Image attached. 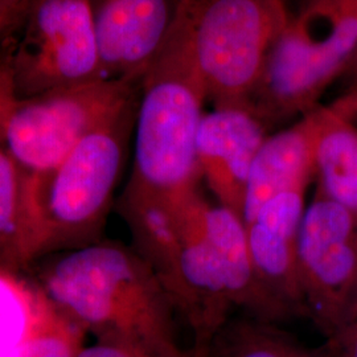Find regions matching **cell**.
<instances>
[{
    "label": "cell",
    "instance_id": "cell-1",
    "mask_svg": "<svg viewBox=\"0 0 357 357\" xmlns=\"http://www.w3.org/2000/svg\"><path fill=\"white\" fill-rule=\"evenodd\" d=\"M38 282L48 303L97 342L149 357H195L178 342L171 295L132 246L101 240L52 255Z\"/></svg>",
    "mask_w": 357,
    "mask_h": 357
},
{
    "label": "cell",
    "instance_id": "cell-2",
    "mask_svg": "<svg viewBox=\"0 0 357 357\" xmlns=\"http://www.w3.org/2000/svg\"><path fill=\"white\" fill-rule=\"evenodd\" d=\"M204 84L176 13L163 48L139 82L134 156L123 192L184 204L202 191L197 135Z\"/></svg>",
    "mask_w": 357,
    "mask_h": 357
},
{
    "label": "cell",
    "instance_id": "cell-3",
    "mask_svg": "<svg viewBox=\"0 0 357 357\" xmlns=\"http://www.w3.org/2000/svg\"><path fill=\"white\" fill-rule=\"evenodd\" d=\"M137 107L138 98L88 134L51 172L26 178L23 249L26 268L43 257L103 240Z\"/></svg>",
    "mask_w": 357,
    "mask_h": 357
},
{
    "label": "cell",
    "instance_id": "cell-4",
    "mask_svg": "<svg viewBox=\"0 0 357 357\" xmlns=\"http://www.w3.org/2000/svg\"><path fill=\"white\" fill-rule=\"evenodd\" d=\"M357 48V0H308L290 15L250 102L268 128L318 107Z\"/></svg>",
    "mask_w": 357,
    "mask_h": 357
},
{
    "label": "cell",
    "instance_id": "cell-5",
    "mask_svg": "<svg viewBox=\"0 0 357 357\" xmlns=\"http://www.w3.org/2000/svg\"><path fill=\"white\" fill-rule=\"evenodd\" d=\"M206 101L250 107L291 13L284 0H175Z\"/></svg>",
    "mask_w": 357,
    "mask_h": 357
},
{
    "label": "cell",
    "instance_id": "cell-6",
    "mask_svg": "<svg viewBox=\"0 0 357 357\" xmlns=\"http://www.w3.org/2000/svg\"><path fill=\"white\" fill-rule=\"evenodd\" d=\"M138 94L139 84L100 79L26 98L11 97L0 110V137L26 178L43 176Z\"/></svg>",
    "mask_w": 357,
    "mask_h": 357
},
{
    "label": "cell",
    "instance_id": "cell-7",
    "mask_svg": "<svg viewBox=\"0 0 357 357\" xmlns=\"http://www.w3.org/2000/svg\"><path fill=\"white\" fill-rule=\"evenodd\" d=\"M100 79L94 0H35L10 56L13 96L26 98Z\"/></svg>",
    "mask_w": 357,
    "mask_h": 357
},
{
    "label": "cell",
    "instance_id": "cell-8",
    "mask_svg": "<svg viewBox=\"0 0 357 357\" xmlns=\"http://www.w3.org/2000/svg\"><path fill=\"white\" fill-rule=\"evenodd\" d=\"M298 277L306 318L330 335L357 290V215L319 192L301 224Z\"/></svg>",
    "mask_w": 357,
    "mask_h": 357
},
{
    "label": "cell",
    "instance_id": "cell-9",
    "mask_svg": "<svg viewBox=\"0 0 357 357\" xmlns=\"http://www.w3.org/2000/svg\"><path fill=\"white\" fill-rule=\"evenodd\" d=\"M204 199V193L199 191L183 206V243L167 287L178 317L191 330L195 357L205 356L234 310L222 271L205 240L202 225Z\"/></svg>",
    "mask_w": 357,
    "mask_h": 357
},
{
    "label": "cell",
    "instance_id": "cell-10",
    "mask_svg": "<svg viewBox=\"0 0 357 357\" xmlns=\"http://www.w3.org/2000/svg\"><path fill=\"white\" fill-rule=\"evenodd\" d=\"M175 0H94L103 79L139 84L175 20Z\"/></svg>",
    "mask_w": 357,
    "mask_h": 357
},
{
    "label": "cell",
    "instance_id": "cell-11",
    "mask_svg": "<svg viewBox=\"0 0 357 357\" xmlns=\"http://www.w3.org/2000/svg\"><path fill=\"white\" fill-rule=\"evenodd\" d=\"M268 123L246 106H220L205 113L197 135L202 183L215 202L243 216L255 155L268 138Z\"/></svg>",
    "mask_w": 357,
    "mask_h": 357
},
{
    "label": "cell",
    "instance_id": "cell-12",
    "mask_svg": "<svg viewBox=\"0 0 357 357\" xmlns=\"http://www.w3.org/2000/svg\"><path fill=\"white\" fill-rule=\"evenodd\" d=\"M306 195H281L245 221L257 278L284 320L306 318L298 277V238Z\"/></svg>",
    "mask_w": 357,
    "mask_h": 357
},
{
    "label": "cell",
    "instance_id": "cell-13",
    "mask_svg": "<svg viewBox=\"0 0 357 357\" xmlns=\"http://www.w3.org/2000/svg\"><path fill=\"white\" fill-rule=\"evenodd\" d=\"M314 110L291 126L268 134L255 155L243 199V221L270 200L291 192H307L314 181Z\"/></svg>",
    "mask_w": 357,
    "mask_h": 357
},
{
    "label": "cell",
    "instance_id": "cell-14",
    "mask_svg": "<svg viewBox=\"0 0 357 357\" xmlns=\"http://www.w3.org/2000/svg\"><path fill=\"white\" fill-rule=\"evenodd\" d=\"M202 225L227 282L234 310L241 308L250 318L273 324L284 320L257 278L243 216L205 197Z\"/></svg>",
    "mask_w": 357,
    "mask_h": 357
},
{
    "label": "cell",
    "instance_id": "cell-15",
    "mask_svg": "<svg viewBox=\"0 0 357 357\" xmlns=\"http://www.w3.org/2000/svg\"><path fill=\"white\" fill-rule=\"evenodd\" d=\"M317 192L357 215V121L344 96L314 109Z\"/></svg>",
    "mask_w": 357,
    "mask_h": 357
},
{
    "label": "cell",
    "instance_id": "cell-16",
    "mask_svg": "<svg viewBox=\"0 0 357 357\" xmlns=\"http://www.w3.org/2000/svg\"><path fill=\"white\" fill-rule=\"evenodd\" d=\"M204 357H321L318 348L298 343L273 323L230 319L209 345Z\"/></svg>",
    "mask_w": 357,
    "mask_h": 357
},
{
    "label": "cell",
    "instance_id": "cell-17",
    "mask_svg": "<svg viewBox=\"0 0 357 357\" xmlns=\"http://www.w3.org/2000/svg\"><path fill=\"white\" fill-rule=\"evenodd\" d=\"M51 305L20 273L0 268V357L10 356L47 317Z\"/></svg>",
    "mask_w": 357,
    "mask_h": 357
},
{
    "label": "cell",
    "instance_id": "cell-18",
    "mask_svg": "<svg viewBox=\"0 0 357 357\" xmlns=\"http://www.w3.org/2000/svg\"><path fill=\"white\" fill-rule=\"evenodd\" d=\"M26 175L0 137V268L20 273L24 261Z\"/></svg>",
    "mask_w": 357,
    "mask_h": 357
},
{
    "label": "cell",
    "instance_id": "cell-19",
    "mask_svg": "<svg viewBox=\"0 0 357 357\" xmlns=\"http://www.w3.org/2000/svg\"><path fill=\"white\" fill-rule=\"evenodd\" d=\"M82 330L51 306L47 317L7 357H76Z\"/></svg>",
    "mask_w": 357,
    "mask_h": 357
},
{
    "label": "cell",
    "instance_id": "cell-20",
    "mask_svg": "<svg viewBox=\"0 0 357 357\" xmlns=\"http://www.w3.org/2000/svg\"><path fill=\"white\" fill-rule=\"evenodd\" d=\"M318 351L321 357H357V290L343 319Z\"/></svg>",
    "mask_w": 357,
    "mask_h": 357
},
{
    "label": "cell",
    "instance_id": "cell-21",
    "mask_svg": "<svg viewBox=\"0 0 357 357\" xmlns=\"http://www.w3.org/2000/svg\"><path fill=\"white\" fill-rule=\"evenodd\" d=\"M35 0H0V53L13 51Z\"/></svg>",
    "mask_w": 357,
    "mask_h": 357
},
{
    "label": "cell",
    "instance_id": "cell-22",
    "mask_svg": "<svg viewBox=\"0 0 357 357\" xmlns=\"http://www.w3.org/2000/svg\"><path fill=\"white\" fill-rule=\"evenodd\" d=\"M76 357H149L119 345L97 342L96 344L82 345Z\"/></svg>",
    "mask_w": 357,
    "mask_h": 357
},
{
    "label": "cell",
    "instance_id": "cell-23",
    "mask_svg": "<svg viewBox=\"0 0 357 357\" xmlns=\"http://www.w3.org/2000/svg\"><path fill=\"white\" fill-rule=\"evenodd\" d=\"M11 52L0 53V96L10 88V56Z\"/></svg>",
    "mask_w": 357,
    "mask_h": 357
},
{
    "label": "cell",
    "instance_id": "cell-24",
    "mask_svg": "<svg viewBox=\"0 0 357 357\" xmlns=\"http://www.w3.org/2000/svg\"><path fill=\"white\" fill-rule=\"evenodd\" d=\"M342 76L348 78V79L357 81V48L356 51L354 52V54H352V57H351V60L347 65Z\"/></svg>",
    "mask_w": 357,
    "mask_h": 357
},
{
    "label": "cell",
    "instance_id": "cell-25",
    "mask_svg": "<svg viewBox=\"0 0 357 357\" xmlns=\"http://www.w3.org/2000/svg\"><path fill=\"white\" fill-rule=\"evenodd\" d=\"M348 96V98L351 100V103H352V107H354V114H355V119L357 121V96L355 93H349V94H347Z\"/></svg>",
    "mask_w": 357,
    "mask_h": 357
},
{
    "label": "cell",
    "instance_id": "cell-26",
    "mask_svg": "<svg viewBox=\"0 0 357 357\" xmlns=\"http://www.w3.org/2000/svg\"><path fill=\"white\" fill-rule=\"evenodd\" d=\"M352 93H355V94L357 96V88L355 90H352Z\"/></svg>",
    "mask_w": 357,
    "mask_h": 357
},
{
    "label": "cell",
    "instance_id": "cell-27",
    "mask_svg": "<svg viewBox=\"0 0 357 357\" xmlns=\"http://www.w3.org/2000/svg\"><path fill=\"white\" fill-rule=\"evenodd\" d=\"M287 1H289V0H284V3H286V4H287Z\"/></svg>",
    "mask_w": 357,
    "mask_h": 357
}]
</instances>
